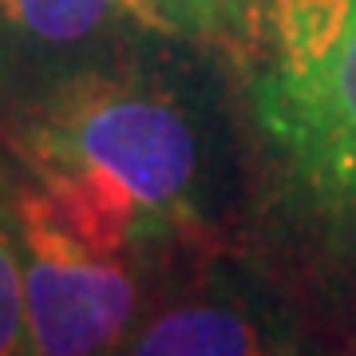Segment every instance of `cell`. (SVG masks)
Masks as SVG:
<instances>
[{"label": "cell", "instance_id": "5", "mask_svg": "<svg viewBox=\"0 0 356 356\" xmlns=\"http://www.w3.org/2000/svg\"><path fill=\"white\" fill-rule=\"evenodd\" d=\"M123 356H273V344L242 305L182 301L147 321Z\"/></svg>", "mask_w": 356, "mask_h": 356}, {"label": "cell", "instance_id": "3", "mask_svg": "<svg viewBox=\"0 0 356 356\" xmlns=\"http://www.w3.org/2000/svg\"><path fill=\"white\" fill-rule=\"evenodd\" d=\"M32 356H115L139 321L131 254L91 242L40 186L16 194Z\"/></svg>", "mask_w": 356, "mask_h": 356}, {"label": "cell", "instance_id": "1", "mask_svg": "<svg viewBox=\"0 0 356 356\" xmlns=\"http://www.w3.org/2000/svg\"><path fill=\"white\" fill-rule=\"evenodd\" d=\"M8 139L40 191L107 250L135 254L198 226V131L143 72L103 64L64 79Z\"/></svg>", "mask_w": 356, "mask_h": 356}, {"label": "cell", "instance_id": "4", "mask_svg": "<svg viewBox=\"0 0 356 356\" xmlns=\"http://www.w3.org/2000/svg\"><path fill=\"white\" fill-rule=\"evenodd\" d=\"M123 32H159L143 0H0L4 131L64 79L91 72Z\"/></svg>", "mask_w": 356, "mask_h": 356}, {"label": "cell", "instance_id": "6", "mask_svg": "<svg viewBox=\"0 0 356 356\" xmlns=\"http://www.w3.org/2000/svg\"><path fill=\"white\" fill-rule=\"evenodd\" d=\"M0 356H32L16 194H4V186H0Z\"/></svg>", "mask_w": 356, "mask_h": 356}, {"label": "cell", "instance_id": "2", "mask_svg": "<svg viewBox=\"0 0 356 356\" xmlns=\"http://www.w3.org/2000/svg\"><path fill=\"white\" fill-rule=\"evenodd\" d=\"M242 51L289 202L356 250V0H257Z\"/></svg>", "mask_w": 356, "mask_h": 356}, {"label": "cell", "instance_id": "7", "mask_svg": "<svg viewBox=\"0 0 356 356\" xmlns=\"http://www.w3.org/2000/svg\"><path fill=\"white\" fill-rule=\"evenodd\" d=\"M159 32L242 44L257 0H143Z\"/></svg>", "mask_w": 356, "mask_h": 356}]
</instances>
